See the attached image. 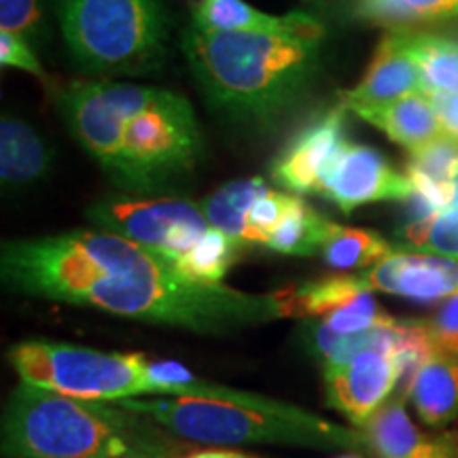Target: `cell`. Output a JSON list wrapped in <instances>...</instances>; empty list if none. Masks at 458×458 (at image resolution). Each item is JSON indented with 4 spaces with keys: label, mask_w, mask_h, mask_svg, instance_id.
<instances>
[{
    "label": "cell",
    "mask_w": 458,
    "mask_h": 458,
    "mask_svg": "<svg viewBox=\"0 0 458 458\" xmlns=\"http://www.w3.org/2000/svg\"><path fill=\"white\" fill-rule=\"evenodd\" d=\"M393 249L380 233L371 229L344 227L334 223L320 255L334 270H369L377 261L391 255Z\"/></svg>",
    "instance_id": "cb8c5ba5"
},
{
    "label": "cell",
    "mask_w": 458,
    "mask_h": 458,
    "mask_svg": "<svg viewBox=\"0 0 458 458\" xmlns=\"http://www.w3.org/2000/svg\"><path fill=\"white\" fill-rule=\"evenodd\" d=\"M360 435L374 458H458V431H422L399 397L388 399L360 427Z\"/></svg>",
    "instance_id": "4fadbf2b"
},
{
    "label": "cell",
    "mask_w": 458,
    "mask_h": 458,
    "mask_svg": "<svg viewBox=\"0 0 458 458\" xmlns=\"http://www.w3.org/2000/svg\"><path fill=\"white\" fill-rule=\"evenodd\" d=\"M179 458H257V456L244 454V452H238V450H199Z\"/></svg>",
    "instance_id": "d6a6232c"
},
{
    "label": "cell",
    "mask_w": 458,
    "mask_h": 458,
    "mask_svg": "<svg viewBox=\"0 0 458 458\" xmlns=\"http://www.w3.org/2000/svg\"><path fill=\"white\" fill-rule=\"evenodd\" d=\"M331 227H334V221L325 219L310 204H306L301 198L295 196L289 213L284 215L280 225L274 229L266 249L274 250V253L300 257L320 253Z\"/></svg>",
    "instance_id": "603a6c76"
},
{
    "label": "cell",
    "mask_w": 458,
    "mask_h": 458,
    "mask_svg": "<svg viewBox=\"0 0 458 458\" xmlns=\"http://www.w3.org/2000/svg\"><path fill=\"white\" fill-rule=\"evenodd\" d=\"M267 189L270 187L263 179L233 181L210 193L199 206L210 227L240 240L242 244H249L250 208Z\"/></svg>",
    "instance_id": "7402d4cb"
},
{
    "label": "cell",
    "mask_w": 458,
    "mask_h": 458,
    "mask_svg": "<svg viewBox=\"0 0 458 458\" xmlns=\"http://www.w3.org/2000/svg\"><path fill=\"white\" fill-rule=\"evenodd\" d=\"M448 210H454V213H458V181L454 185V196H452V204H450Z\"/></svg>",
    "instance_id": "836d02e7"
},
{
    "label": "cell",
    "mask_w": 458,
    "mask_h": 458,
    "mask_svg": "<svg viewBox=\"0 0 458 458\" xmlns=\"http://www.w3.org/2000/svg\"><path fill=\"white\" fill-rule=\"evenodd\" d=\"M317 193L335 204L344 215H351L365 204L410 199L414 187L410 176L394 170L374 147L346 140L320 174Z\"/></svg>",
    "instance_id": "ba28073f"
},
{
    "label": "cell",
    "mask_w": 458,
    "mask_h": 458,
    "mask_svg": "<svg viewBox=\"0 0 458 458\" xmlns=\"http://www.w3.org/2000/svg\"><path fill=\"white\" fill-rule=\"evenodd\" d=\"M295 196L280 193L267 189L263 196L257 199L249 215V244L250 246H266L267 240L274 233V229L280 225L284 215L289 213Z\"/></svg>",
    "instance_id": "83f0119b"
},
{
    "label": "cell",
    "mask_w": 458,
    "mask_h": 458,
    "mask_svg": "<svg viewBox=\"0 0 458 458\" xmlns=\"http://www.w3.org/2000/svg\"><path fill=\"white\" fill-rule=\"evenodd\" d=\"M24 385L85 401L136 399L151 393L148 359L140 352H102L62 342L30 340L9 351Z\"/></svg>",
    "instance_id": "8992f818"
},
{
    "label": "cell",
    "mask_w": 458,
    "mask_h": 458,
    "mask_svg": "<svg viewBox=\"0 0 458 458\" xmlns=\"http://www.w3.org/2000/svg\"><path fill=\"white\" fill-rule=\"evenodd\" d=\"M386 318L388 314L385 310H380V306H377L374 297V291H365V293H360L357 300L346 303L340 310L320 318V323L337 335H351L376 327V325L385 323Z\"/></svg>",
    "instance_id": "4316f807"
},
{
    "label": "cell",
    "mask_w": 458,
    "mask_h": 458,
    "mask_svg": "<svg viewBox=\"0 0 458 458\" xmlns=\"http://www.w3.org/2000/svg\"><path fill=\"white\" fill-rule=\"evenodd\" d=\"M242 246L246 244L240 242V240L210 227L208 233L189 253L174 261V267L182 276L196 280V283L221 284L223 276L233 266V261L238 259Z\"/></svg>",
    "instance_id": "d4e9b609"
},
{
    "label": "cell",
    "mask_w": 458,
    "mask_h": 458,
    "mask_svg": "<svg viewBox=\"0 0 458 458\" xmlns=\"http://www.w3.org/2000/svg\"><path fill=\"white\" fill-rule=\"evenodd\" d=\"M123 410L151 418L174 437L191 444H272L310 450H365L360 431L335 425L312 411L250 394L244 401L162 397L123 399Z\"/></svg>",
    "instance_id": "3957f363"
},
{
    "label": "cell",
    "mask_w": 458,
    "mask_h": 458,
    "mask_svg": "<svg viewBox=\"0 0 458 458\" xmlns=\"http://www.w3.org/2000/svg\"><path fill=\"white\" fill-rule=\"evenodd\" d=\"M68 49L91 72L134 74L159 66L165 13L159 0H60Z\"/></svg>",
    "instance_id": "5b68a950"
},
{
    "label": "cell",
    "mask_w": 458,
    "mask_h": 458,
    "mask_svg": "<svg viewBox=\"0 0 458 458\" xmlns=\"http://www.w3.org/2000/svg\"><path fill=\"white\" fill-rule=\"evenodd\" d=\"M401 371L391 351H365L342 365H325V391L335 411L363 427L391 399Z\"/></svg>",
    "instance_id": "9c48e42d"
},
{
    "label": "cell",
    "mask_w": 458,
    "mask_h": 458,
    "mask_svg": "<svg viewBox=\"0 0 458 458\" xmlns=\"http://www.w3.org/2000/svg\"><path fill=\"white\" fill-rule=\"evenodd\" d=\"M151 418L117 403L66 397L24 385L3 416V458H165L185 452Z\"/></svg>",
    "instance_id": "7a4b0ae2"
},
{
    "label": "cell",
    "mask_w": 458,
    "mask_h": 458,
    "mask_svg": "<svg viewBox=\"0 0 458 458\" xmlns=\"http://www.w3.org/2000/svg\"><path fill=\"white\" fill-rule=\"evenodd\" d=\"M403 397L411 401L427 427L458 422V359L433 354L403 388Z\"/></svg>",
    "instance_id": "2e32d148"
},
{
    "label": "cell",
    "mask_w": 458,
    "mask_h": 458,
    "mask_svg": "<svg viewBox=\"0 0 458 458\" xmlns=\"http://www.w3.org/2000/svg\"><path fill=\"white\" fill-rule=\"evenodd\" d=\"M348 111L357 113L360 119L376 125L388 139L405 147L410 153L445 134L427 94H411L405 98L385 102V105L352 106Z\"/></svg>",
    "instance_id": "9a60e30c"
},
{
    "label": "cell",
    "mask_w": 458,
    "mask_h": 458,
    "mask_svg": "<svg viewBox=\"0 0 458 458\" xmlns=\"http://www.w3.org/2000/svg\"><path fill=\"white\" fill-rule=\"evenodd\" d=\"M57 106L77 140L102 165L119 187L125 189L122 119L102 98L98 81H74L57 91Z\"/></svg>",
    "instance_id": "30bf717a"
},
{
    "label": "cell",
    "mask_w": 458,
    "mask_h": 458,
    "mask_svg": "<svg viewBox=\"0 0 458 458\" xmlns=\"http://www.w3.org/2000/svg\"><path fill=\"white\" fill-rule=\"evenodd\" d=\"M325 28L317 17L283 32L202 30L182 37L206 98L236 117L266 119L300 98L318 64Z\"/></svg>",
    "instance_id": "6da1fadb"
},
{
    "label": "cell",
    "mask_w": 458,
    "mask_h": 458,
    "mask_svg": "<svg viewBox=\"0 0 458 458\" xmlns=\"http://www.w3.org/2000/svg\"><path fill=\"white\" fill-rule=\"evenodd\" d=\"M401 238L416 250L458 259V213L442 210V213L416 216L401 229Z\"/></svg>",
    "instance_id": "484cf974"
},
{
    "label": "cell",
    "mask_w": 458,
    "mask_h": 458,
    "mask_svg": "<svg viewBox=\"0 0 458 458\" xmlns=\"http://www.w3.org/2000/svg\"><path fill=\"white\" fill-rule=\"evenodd\" d=\"M122 458H139V456H122Z\"/></svg>",
    "instance_id": "d590c367"
},
{
    "label": "cell",
    "mask_w": 458,
    "mask_h": 458,
    "mask_svg": "<svg viewBox=\"0 0 458 458\" xmlns=\"http://www.w3.org/2000/svg\"><path fill=\"white\" fill-rule=\"evenodd\" d=\"M371 291L414 301H439L458 293V259L393 253L363 272Z\"/></svg>",
    "instance_id": "7c38bea8"
},
{
    "label": "cell",
    "mask_w": 458,
    "mask_h": 458,
    "mask_svg": "<svg viewBox=\"0 0 458 458\" xmlns=\"http://www.w3.org/2000/svg\"><path fill=\"white\" fill-rule=\"evenodd\" d=\"M365 291L371 289L365 283L363 274L357 276L337 274L300 286H289L276 291L280 318H325L357 300Z\"/></svg>",
    "instance_id": "e0dca14e"
},
{
    "label": "cell",
    "mask_w": 458,
    "mask_h": 458,
    "mask_svg": "<svg viewBox=\"0 0 458 458\" xmlns=\"http://www.w3.org/2000/svg\"><path fill=\"white\" fill-rule=\"evenodd\" d=\"M108 108L122 119L128 191H157L193 168L202 148L196 113L174 91L98 81Z\"/></svg>",
    "instance_id": "277c9868"
},
{
    "label": "cell",
    "mask_w": 458,
    "mask_h": 458,
    "mask_svg": "<svg viewBox=\"0 0 458 458\" xmlns=\"http://www.w3.org/2000/svg\"><path fill=\"white\" fill-rule=\"evenodd\" d=\"M425 325L435 352L458 359V293L448 297Z\"/></svg>",
    "instance_id": "f1b7e54d"
},
{
    "label": "cell",
    "mask_w": 458,
    "mask_h": 458,
    "mask_svg": "<svg viewBox=\"0 0 458 458\" xmlns=\"http://www.w3.org/2000/svg\"><path fill=\"white\" fill-rule=\"evenodd\" d=\"M344 105L329 108L295 136L272 165V179L293 193H317L320 174L346 142Z\"/></svg>",
    "instance_id": "8fae6325"
},
{
    "label": "cell",
    "mask_w": 458,
    "mask_h": 458,
    "mask_svg": "<svg viewBox=\"0 0 458 458\" xmlns=\"http://www.w3.org/2000/svg\"><path fill=\"white\" fill-rule=\"evenodd\" d=\"M43 24L38 0H0V28L20 37H34Z\"/></svg>",
    "instance_id": "f546056e"
},
{
    "label": "cell",
    "mask_w": 458,
    "mask_h": 458,
    "mask_svg": "<svg viewBox=\"0 0 458 458\" xmlns=\"http://www.w3.org/2000/svg\"><path fill=\"white\" fill-rule=\"evenodd\" d=\"M414 57L425 94H458V41L435 32L394 30Z\"/></svg>",
    "instance_id": "d6986e66"
},
{
    "label": "cell",
    "mask_w": 458,
    "mask_h": 458,
    "mask_svg": "<svg viewBox=\"0 0 458 458\" xmlns=\"http://www.w3.org/2000/svg\"><path fill=\"white\" fill-rule=\"evenodd\" d=\"M88 216L105 232L156 249L172 263L210 229L202 206L187 199H102L91 206Z\"/></svg>",
    "instance_id": "52a82bcc"
},
{
    "label": "cell",
    "mask_w": 458,
    "mask_h": 458,
    "mask_svg": "<svg viewBox=\"0 0 458 458\" xmlns=\"http://www.w3.org/2000/svg\"><path fill=\"white\" fill-rule=\"evenodd\" d=\"M51 165V151L45 140L21 119L4 114L0 123V179L17 187L41 179Z\"/></svg>",
    "instance_id": "ac0fdd59"
},
{
    "label": "cell",
    "mask_w": 458,
    "mask_h": 458,
    "mask_svg": "<svg viewBox=\"0 0 458 458\" xmlns=\"http://www.w3.org/2000/svg\"><path fill=\"white\" fill-rule=\"evenodd\" d=\"M428 100H431L445 134L458 139V94H442V91H437V94H428Z\"/></svg>",
    "instance_id": "1f68e13d"
},
{
    "label": "cell",
    "mask_w": 458,
    "mask_h": 458,
    "mask_svg": "<svg viewBox=\"0 0 458 458\" xmlns=\"http://www.w3.org/2000/svg\"><path fill=\"white\" fill-rule=\"evenodd\" d=\"M312 15L295 13L276 17L250 7L244 0H204L193 9V24L202 30H244V32H283L306 24Z\"/></svg>",
    "instance_id": "ffe728a7"
},
{
    "label": "cell",
    "mask_w": 458,
    "mask_h": 458,
    "mask_svg": "<svg viewBox=\"0 0 458 458\" xmlns=\"http://www.w3.org/2000/svg\"><path fill=\"white\" fill-rule=\"evenodd\" d=\"M348 11L354 20L388 30H411L418 24L458 20V0H351Z\"/></svg>",
    "instance_id": "44dd1931"
},
{
    "label": "cell",
    "mask_w": 458,
    "mask_h": 458,
    "mask_svg": "<svg viewBox=\"0 0 458 458\" xmlns=\"http://www.w3.org/2000/svg\"><path fill=\"white\" fill-rule=\"evenodd\" d=\"M411 94H425L420 71H418L414 57L401 43L399 34L388 30L377 45L360 83L342 94V105L346 108L385 105V102L405 98Z\"/></svg>",
    "instance_id": "5bb4252c"
},
{
    "label": "cell",
    "mask_w": 458,
    "mask_h": 458,
    "mask_svg": "<svg viewBox=\"0 0 458 458\" xmlns=\"http://www.w3.org/2000/svg\"><path fill=\"white\" fill-rule=\"evenodd\" d=\"M335 458H368V456H360V454H357V452H346V454L335 456Z\"/></svg>",
    "instance_id": "e575fe53"
},
{
    "label": "cell",
    "mask_w": 458,
    "mask_h": 458,
    "mask_svg": "<svg viewBox=\"0 0 458 458\" xmlns=\"http://www.w3.org/2000/svg\"><path fill=\"white\" fill-rule=\"evenodd\" d=\"M0 62H3V66L20 68V71L30 72L45 81V71L41 62L34 55V51L26 43V38L20 37V34L0 30Z\"/></svg>",
    "instance_id": "4dcf8cb0"
}]
</instances>
